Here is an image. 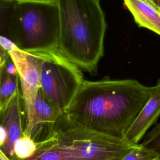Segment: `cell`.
<instances>
[{
	"instance_id": "cell-1",
	"label": "cell",
	"mask_w": 160,
	"mask_h": 160,
	"mask_svg": "<svg viewBox=\"0 0 160 160\" xmlns=\"http://www.w3.org/2000/svg\"><path fill=\"white\" fill-rule=\"evenodd\" d=\"M153 86L134 79L84 80L64 112L81 125L120 140L149 100Z\"/></svg>"
},
{
	"instance_id": "cell-2",
	"label": "cell",
	"mask_w": 160,
	"mask_h": 160,
	"mask_svg": "<svg viewBox=\"0 0 160 160\" xmlns=\"http://www.w3.org/2000/svg\"><path fill=\"white\" fill-rule=\"evenodd\" d=\"M59 9L58 50L91 74L104 54L107 24L99 0H55Z\"/></svg>"
},
{
	"instance_id": "cell-3",
	"label": "cell",
	"mask_w": 160,
	"mask_h": 160,
	"mask_svg": "<svg viewBox=\"0 0 160 160\" xmlns=\"http://www.w3.org/2000/svg\"><path fill=\"white\" fill-rule=\"evenodd\" d=\"M138 144L92 131L63 112L24 160H122Z\"/></svg>"
},
{
	"instance_id": "cell-4",
	"label": "cell",
	"mask_w": 160,
	"mask_h": 160,
	"mask_svg": "<svg viewBox=\"0 0 160 160\" xmlns=\"http://www.w3.org/2000/svg\"><path fill=\"white\" fill-rule=\"evenodd\" d=\"M59 9L55 0H17L14 44L24 52L42 54L58 49Z\"/></svg>"
},
{
	"instance_id": "cell-5",
	"label": "cell",
	"mask_w": 160,
	"mask_h": 160,
	"mask_svg": "<svg viewBox=\"0 0 160 160\" xmlns=\"http://www.w3.org/2000/svg\"><path fill=\"white\" fill-rule=\"evenodd\" d=\"M42 61L41 90L61 112L68 108L84 79L79 68L57 49L39 54Z\"/></svg>"
},
{
	"instance_id": "cell-6",
	"label": "cell",
	"mask_w": 160,
	"mask_h": 160,
	"mask_svg": "<svg viewBox=\"0 0 160 160\" xmlns=\"http://www.w3.org/2000/svg\"><path fill=\"white\" fill-rule=\"evenodd\" d=\"M18 72L21 96L26 112L24 133L31 136L34 103L41 89L42 57L39 54L22 51L18 48L8 52Z\"/></svg>"
},
{
	"instance_id": "cell-7",
	"label": "cell",
	"mask_w": 160,
	"mask_h": 160,
	"mask_svg": "<svg viewBox=\"0 0 160 160\" xmlns=\"http://www.w3.org/2000/svg\"><path fill=\"white\" fill-rule=\"evenodd\" d=\"M22 103L21 93L19 91L0 111V124L5 129L7 135L4 144L0 148L11 160H14V146L16 142L24 134Z\"/></svg>"
},
{
	"instance_id": "cell-8",
	"label": "cell",
	"mask_w": 160,
	"mask_h": 160,
	"mask_svg": "<svg viewBox=\"0 0 160 160\" xmlns=\"http://www.w3.org/2000/svg\"><path fill=\"white\" fill-rule=\"evenodd\" d=\"M160 115V79L153 86L151 95L132 126L125 134L128 142L137 144L146 131L156 122Z\"/></svg>"
},
{
	"instance_id": "cell-9",
	"label": "cell",
	"mask_w": 160,
	"mask_h": 160,
	"mask_svg": "<svg viewBox=\"0 0 160 160\" xmlns=\"http://www.w3.org/2000/svg\"><path fill=\"white\" fill-rule=\"evenodd\" d=\"M61 114L62 112L48 99L40 89L34 103L30 136L36 142L42 139Z\"/></svg>"
},
{
	"instance_id": "cell-10",
	"label": "cell",
	"mask_w": 160,
	"mask_h": 160,
	"mask_svg": "<svg viewBox=\"0 0 160 160\" xmlns=\"http://www.w3.org/2000/svg\"><path fill=\"white\" fill-rule=\"evenodd\" d=\"M136 24L160 36V10L149 0H123Z\"/></svg>"
},
{
	"instance_id": "cell-11",
	"label": "cell",
	"mask_w": 160,
	"mask_h": 160,
	"mask_svg": "<svg viewBox=\"0 0 160 160\" xmlns=\"http://www.w3.org/2000/svg\"><path fill=\"white\" fill-rule=\"evenodd\" d=\"M19 82L18 70L8 54L0 66V111L19 91Z\"/></svg>"
},
{
	"instance_id": "cell-12",
	"label": "cell",
	"mask_w": 160,
	"mask_h": 160,
	"mask_svg": "<svg viewBox=\"0 0 160 160\" xmlns=\"http://www.w3.org/2000/svg\"><path fill=\"white\" fill-rule=\"evenodd\" d=\"M16 2L17 0H0V47L7 52L18 48L14 44Z\"/></svg>"
},
{
	"instance_id": "cell-13",
	"label": "cell",
	"mask_w": 160,
	"mask_h": 160,
	"mask_svg": "<svg viewBox=\"0 0 160 160\" xmlns=\"http://www.w3.org/2000/svg\"><path fill=\"white\" fill-rule=\"evenodd\" d=\"M36 148V142L31 136L24 134L14 144V160H24L30 158L34 154Z\"/></svg>"
},
{
	"instance_id": "cell-14",
	"label": "cell",
	"mask_w": 160,
	"mask_h": 160,
	"mask_svg": "<svg viewBox=\"0 0 160 160\" xmlns=\"http://www.w3.org/2000/svg\"><path fill=\"white\" fill-rule=\"evenodd\" d=\"M159 158V156L158 154L138 144L122 160H157Z\"/></svg>"
},
{
	"instance_id": "cell-15",
	"label": "cell",
	"mask_w": 160,
	"mask_h": 160,
	"mask_svg": "<svg viewBox=\"0 0 160 160\" xmlns=\"http://www.w3.org/2000/svg\"><path fill=\"white\" fill-rule=\"evenodd\" d=\"M141 144L145 148L158 154L160 158V123L157 124L146 134L144 140Z\"/></svg>"
},
{
	"instance_id": "cell-16",
	"label": "cell",
	"mask_w": 160,
	"mask_h": 160,
	"mask_svg": "<svg viewBox=\"0 0 160 160\" xmlns=\"http://www.w3.org/2000/svg\"><path fill=\"white\" fill-rule=\"evenodd\" d=\"M6 132L5 129L0 124V148H1L5 143L6 140Z\"/></svg>"
},
{
	"instance_id": "cell-17",
	"label": "cell",
	"mask_w": 160,
	"mask_h": 160,
	"mask_svg": "<svg viewBox=\"0 0 160 160\" xmlns=\"http://www.w3.org/2000/svg\"><path fill=\"white\" fill-rule=\"evenodd\" d=\"M8 54H9L8 52H7L6 51H5L4 49H3L0 47V66L2 64L6 57Z\"/></svg>"
},
{
	"instance_id": "cell-18",
	"label": "cell",
	"mask_w": 160,
	"mask_h": 160,
	"mask_svg": "<svg viewBox=\"0 0 160 160\" xmlns=\"http://www.w3.org/2000/svg\"><path fill=\"white\" fill-rule=\"evenodd\" d=\"M0 160H11L0 148Z\"/></svg>"
},
{
	"instance_id": "cell-19",
	"label": "cell",
	"mask_w": 160,
	"mask_h": 160,
	"mask_svg": "<svg viewBox=\"0 0 160 160\" xmlns=\"http://www.w3.org/2000/svg\"><path fill=\"white\" fill-rule=\"evenodd\" d=\"M160 10V0H149Z\"/></svg>"
},
{
	"instance_id": "cell-20",
	"label": "cell",
	"mask_w": 160,
	"mask_h": 160,
	"mask_svg": "<svg viewBox=\"0 0 160 160\" xmlns=\"http://www.w3.org/2000/svg\"><path fill=\"white\" fill-rule=\"evenodd\" d=\"M157 160H160V158H159V159H158Z\"/></svg>"
}]
</instances>
